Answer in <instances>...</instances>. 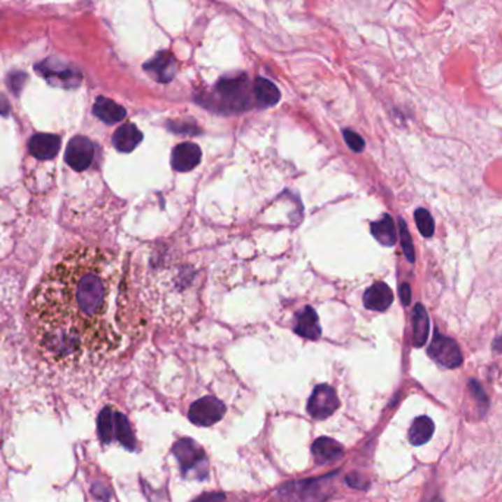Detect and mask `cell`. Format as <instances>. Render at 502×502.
<instances>
[{
  "label": "cell",
  "mask_w": 502,
  "mask_h": 502,
  "mask_svg": "<svg viewBox=\"0 0 502 502\" xmlns=\"http://www.w3.org/2000/svg\"><path fill=\"white\" fill-rule=\"evenodd\" d=\"M494 350H495L496 352H501V351H502V335H501L499 338H496V339H495V343H494Z\"/></svg>",
  "instance_id": "32"
},
{
  "label": "cell",
  "mask_w": 502,
  "mask_h": 502,
  "mask_svg": "<svg viewBox=\"0 0 502 502\" xmlns=\"http://www.w3.org/2000/svg\"><path fill=\"white\" fill-rule=\"evenodd\" d=\"M93 112L100 121L109 125L121 122L127 116V110L121 105H117V103L106 97H97Z\"/></svg>",
  "instance_id": "14"
},
{
  "label": "cell",
  "mask_w": 502,
  "mask_h": 502,
  "mask_svg": "<svg viewBox=\"0 0 502 502\" xmlns=\"http://www.w3.org/2000/svg\"><path fill=\"white\" fill-rule=\"evenodd\" d=\"M400 235H401V244H403V250H404V254H406L407 260L410 263H415V247H413L411 235H410L407 225L403 219H400Z\"/></svg>",
  "instance_id": "24"
},
{
  "label": "cell",
  "mask_w": 502,
  "mask_h": 502,
  "mask_svg": "<svg viewBox=\"0 0 502 502\" xmlns=\"http://www.w3.org/2000/svg\"><path fill=\"white\" fill-rule=\"evenodd\" d=\"M94 159V145L87 137H73L65 152L66 164L76 171H84L92 165Z\"/></svg>",
  "instance_id": "6"
},
{
  "label": "cell",
  "mask_w": 502,
  "mask_h": 502,
  "mask_svg": "<svg viewBox=\"0 0 502 502\" xmlns=\"http://www.w3.org/2000/svg\"><path fill=\"white\" fill-rule=\"evenodd\" d=\"M25 81H27V73H24V72H12L8 77V85L13 92V94H17V96L21 93Z\"/></svg>",
  "instance_id": "26"
},
{
  "label": "cell",
  "mask_w": 502,
  "mask_h": 502,
  "mask_svg": "<svg viewBox=\"0 0 502 502\" xmlns=\"http://www.w3.org/2000/svg\"><path fill=\"white\" fill-rule=\"evenodd\" d=\"M361 476L357 473H351L347 476V483L354 489H367V483H361Z\"/></svg>",
  "instance_id": "28"
},
{
  "label": "cell",
  "mask_w": 502,
  "mask_h": 502,
  "mask_svg": "<svg viewBox=\"0 0 502 502\" xmlns=\"http://www.w3.org/2000/svg\"><path fill=\"white\" fill-rule=\"evenodd\" d=\"M201 162V150L194 143H181L172 152V168L178 172L193 171Z\"/></svg>",
  "instance_id": "7"
},
{
  "label": "cell",
  "mask_w": 502,
  "mask_h": 502,
  "mask_svg": "<svg viewBox=\"0 0 502 502\" xmlns=\"http://www.w3.org/2000/svg\"><path fill=\"white\" fill-rule=\"evenodd\" d=\"M97 431L103 444H110L115 439V411L110 407L101 410L97 419Z\"/></svg>",
  "instance_id": "22"
},
{
  "label": "cell",
  "mask_w": 502,
  "mask_h": 502,
  "mask_svg": "<svg viewBox=\"0 0 502 502\" xmlns=\"http://www.w3.org/2000/svg\"><path fill=\"white\" fill-rule=\"evenodd\" d=\"M115 439H117L127 450L136 448V438L131 426L122 413L115 411Z\"/></svg>",
  "instance_id": "21"
},
{
  "label": "cell",
  "mask_w": 502,
  "mask_h": 502,
  "mask_svg": "<svg viewBox=\"0 0 502 502\" xmlns=\"http://www.w3.org/2000/svg\"><path fill=\"white\" fill-rule=\"evenodd\" d=\"M144 69L152 73L160 83H169L176 73V61L175 57L168 52L157 53L150 62L144 64Z\"/></svg>",
  "instance_id": "9"
},
{
  "label": "cell",
  "mask_w": 502,
  "mask_h": 502,
  "mask_svg": "<svg viewBox=\"0 0 502 502\" xmlns=\"http://www.w3.org/2000/svg\"><path fill=\"white\" fill-rule=\"evenodd\" d=\"M294 331L297 335L306 339H312V341H316V339L320 338L322 328L319 323V317L312 307H306L299 315Z\"/></svg>",
  "instance_id": "12"
},
{
  "label": "cell",
  "mask_w": 502,
  "mask_h": 502,
  "mask_svg": "<svg viewBox=\"0 0 502 502\" xmlns=\"http://www.w3.org/2000/svg\"><path fill=\"white\" fill-rule=\"evenodd\" d=\"M254 96L260 106L263 108H271L279 101L280 93L278 87L266 78H257L254 81Z\"/></svg>",
  "instance_id": "18"
},
{
  "label": "cell",
  "mask_w": 502,
  "mask_h": 502,
  "mask_svg": "<svg viewBox=\"0 0 502 502\" xmlns=\"http://www.w3.org/2000/svg\"><path fill=\"white\" fill-rule=\"evenodd\" d=\"M344 138H345L348 147H350V149H351L352 152L360 153V152L364 150V145H366V144H364V140L357 134V132L345 129V131H344Z\"/></svg>",
  "instance_id": "25"
},
{
  "label": "cell",
  "mask_w": 502,
  "mask_h": 502,
  "mask_svg": "<svg viewBox=\"0 0 502 502\" xmlns=\"http://www.w3.org/2000/svg\"><path fill=\"white\" fill-rule=\"evenodd\" d=\"M400 299L404 306H408L411 301V288L408 284H403L400 287Z\"/></svg>",
  "instance_id": "30"
},
{
  "label": "cell",
  "mask_w": 502,
  "mask_h": 502,
  "mask_svg": "<svg viewBox=\"0 0 502 502\" xmlns=\"http://www.w3.org/2000/svg\"><path fill=\"white\" fill-rule=\"evenodd\" d=\"M312 451H313L316 461L322 463V464L334 461L344 454V448L339 445L336 440L327 438V436H322L317 440H315Z\"/></svg>",
  "instance_id": "16"
},
{
  "label": "cell",
  "mask_w": 502,
  "mask_h": 502,
  "mask_svg": "<svg viewBox=\"0 0 502 502\" xmlns=\"http://www.w3.org/2000/svg\"><path fill=\"white\" fill-rule=\"evenodd\" d=\"M413 320V345L420 348L426 344L427 336H429V316H427L426 308L422 304H416L411 313Z\"/></svg>",
  "instance_id": "15"
},
{
  "label": "cell",
  "mask_w": 502,
  "mask_h": 502,
  "mask_svg": "<svg viewBox=\"0 0 502 502\" xmlns=\"http://www.w3.org/2000/svg\"><path fill=\"white\" fill-rule=\"evenodd\" d=\"M143 134L134 124H124L117 128L113 134V145L116 150L122 153H129L141 143Z\"/></svg>",
  "instance_id": "13"
},
{
  "label": "cell",
  "mask_w": 502,
  "mask_h": 502,
  "mask_svg": "<svg viewBox=\"0 0 502 502\" xmlns=\"http://www.w3.org/2000/svg\"><path fill=\"white\" fill-rule=\"evenodd\" d=\"M225 406L215 396H204L193 403L188 411V419L196 426H212L225 416Z\"/></svg>",
  "instance_id": "4"
},
{
  "label": "cell",
  "mask_w": 502,
  "mask_h": 502,
  "mask_svg": "<svg viewBox=\"0 0 502 502\" xmlns=\"http://www.w3.org/2000/svg\"><path fill=\"white\" fill-rule=\"evenodd\" d=\"M245 77L238 78H228L222 80L217 84V92L225 100L234 103V105H238L244 99V90H245Z\"/></svg>",
  "instance_id": "19"
},
{
  "label": "cell",
  "mask_w": 502,
  "mask_h": 502,
  "mask_svg": "<svg viewBox=\"0 0 502 502\" xmlns=\"http://www.w3.org/2000/svg\"><path fill=\"white\" fill-rule=\"evenodd\" d=\"M117 268L93 247L69 251L44 275L29 301L37 351L62 367L92 366L120 347L115 327Z\"/></svg>",
  "instance_id": "1"
},
{
  "label": "cell",
  "mask_w": 502,
  "mask_h": 502,
  "mask_svg": "<svg viewBox=\"0 0 502 502\" xmlns=\"http://www.w3.org/2000/svg\"><path fill=\"white\" fill-rule=\"evenodd\" d=\"M36 71L52 85L64 88H73L80 85L83 78L81 72L77 68L56 57H49L46 61L37 64Z\"/></svg>",
  "instance_id": "2"
},
{
  "label": "cell",
  "mask_w": 502,
  "mask_h": 502,
  "mask_svg": "<svg viewBox=\"0 0 502 502\" xmlns=\"http://www.w3.org/2000/svg\"><path fill=\"white\" fill-rule=\"evenodd\" d=\"M435 432V424L427 416H420L413 422L408 431V440L411 445L420 447L429 442Z\"/></svg>",
  "instance_id": "17"
},
{
  "label": "cell",
  "mask_w": 502,
  "mask_h": 502,
  "mask_svg": "<svg viewBox=\"0 0 502 502\" xmlns=\"http://www.w3.org/2000/svg\"><path fill=\"white\" fill-rule=\"evenodd\" d=\"M416 225L419 228V232L423 235L424 238H431L435 232V222L431 216V213L426 209H417L415 213Z\"/></svg>",
  "instance_id": "23"
},
{
  "label": "cell",
  "mask_w": 502,
  "mask_h": 502,
  "mask_svg": "<svg viewBox=\"0 0 502 502\" xmlns=\"http://www.w3.org/2000/svg\"><path fill=\"white\" fill-rule=\"evenodd\" d=\"M29 153L40 160L53 159L61 147V138L55 134H36L29 140Z\"/></svg>",
  "instance_id": "11"
},
{
  "label": "cell",
  "mask_w": 502,
  "mask_h": 502,
  "mask_svg": "<svg viewBox=\"0 0 502 502\" xmlns=\"http://www.w3.org/2000/svg\"><path fill=\"white\" fill-rule=\"evenodd\" d=\"M363 301L364 307L368 310H373V312H385L394 301V294L387 284L378 282L364 292Z\"/></svg>",
  "instance_id": "10"
},
{
  "label": "cell",
  "mask_w": 502,
  "mask_h": 502,
  "mask_svg": "<svg viewBox=\"0 0 502 502\" xmlns=\"http://www.w3.org/2000/svg\"><path fill=\"white\" fill-rule=\"evenodd\" d=\"M9 113V103H8V99L0 94V115L2 116H6Z\"/></svg>",
  "instance_id": "31"
},
{
  "label": "cell",
  "mask_w": 502,
  "mask_h": 502,
  "mask_svg": "<svg viewBox=\"0 0 502 502\" xmlns=\"http://www.w3.org/2000/svg\"><path fill=\"white\" fill-rule=\"evenodd\" d=\"M224 499H225L224 494L212 492V494H204V495L196 498L193 502H222Z\"/></svg>",
  "instance_id": "29"
},
{
  "label": "cell",
  "mask_w": 502,
  "mask_h": 502,
  "mask_svg": "<svg viewBox=\"0 0 502 502\" xmlns=\"http://www.w3.org/2000/svg\"><path fill=\"white\" fill-rule=\"evenodd\" d=\"M468 388H470L471 394H473V395L476 396V400H478L480 404L485 406V408L488 407V396H486V394L483 392V389H482V387H480V383H478L475 379H471V380L468 382Z\"/></svg>",
  "instance_id": "27"
},
{
  "label": "cell",
  "mask_w": 502,
  "mask_h": 502,
  "mask_svg": "<svg viewBox=\"0 0 502 502\" xmlns=\"http://www.w3.org/2000/svg\"><path fill=\"white\" fill-rule=\"evenodd\" d=\"M339 406L336 392L329 385H317L310 396L307 411L313 419L323 420L332 416Z\"/></svg>",
  "instance_id": "5"
},
{
  "label": "cell",
  "mask_w": 502,
  "mask_h": 502,
  "mask_svg": "<svg viewBox=\"0 0 502 502\" xmlns=\"http://www.w3.org/2000/svg\"><path fill=\"white\" fill-rule=\"evenodd\" d=\"M372 234L382 245L391 247L396 243L395 224L389 215H385L378 222L372 224Z\"/></svg>",
  "instance_id": "20"
},
{
  "label": "cell",
  "mask_w": 502,
  "mask_h": 502,
  "mask_svg": "<svg viewBox=\"0 0 502 502\" xmlns=\"http://www.w3.org/2000/svg\"><path fill=\"white\" fill-rule=\"evenodd\" d=\"M427 354L439 366L445 368H457L463 364V354L459 344L451 338L442 336L438 329H435V335L429 348H427Z\"/></svg>",
  "instance_id": "3"
},
{
  "label": "cell",
  "mask_w": 502,
  "mask_h": 502,
  "mask_svg": "<svg viewBox=\"0 0 502 502\" xmlns=\"http://www.w3.org/2000/svg\"><path fill=\"white\" fill-rule=\"evenodd\" d=\"M173 454L184 471L199 467L204 460V451L191 439H181L175 444Z\"/></svg>",
  "instance_id": "8"
}]
</instances>
